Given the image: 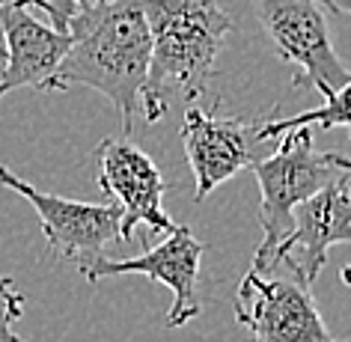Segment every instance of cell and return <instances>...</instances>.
I'll list each match as a JSON object with an SVG mask.
<instances>
[{
	"label": "cell",
	"mask_w": 351,
	"mask_h": 342,
	"mask_svg": "<svg viewBox=\"0 0 351 342\" xmlns=\"http://www.w3.org/2000/svg\"><path fill=\"white\" fill-rule=\"evenodd\" d=\"M57 30L72 36L48 93L90 86L101 93L122 119V137H131L146 84L152 36L140 0H24Z\"/></svg>",
	"instance_id": "obj_1"
},
{
	"label": "cell",
	"mask_w": 351,
	"mask_h": 342,
	"mask_svg": "<svg viewBox=\"0 0 351 342\" xmlns=\"http://www.w3.org/2000/svg\"><path fill=\"white\" fill-rule=\"evenodd\" d=\"M149 21L152 54L140 104L149 122H158L173 99L197 101L215 75L232 19L215 0H140Z\"/></svg>",
	"instance_id": "obj_2"
},
{
	"label": "cell",
	"mask_w": 351,
	"mask_h": 342,
	"mask_svg": "<svg viewBox=\"0 0 351 342\" xmlns=\"http://www.w3.org/2000/svg\"><path fill=\"white\" fill-rule=\"evenodd\" d=\"M277 140V152L259 158L250 167L262 191V244L256 247V271H274V253L292 230L295 206L315 194L322 185H328L339 170L333 161V152H315L313 149L310 128L283 131Z\"/></svg>",
	"instance_id": "obj_3"
},
{
	"label": "cell",
	"mask_w": 351,
	"mask_h": 342,
	"mask_svg": "<svg viewBox=\"0 0 351 342\" xmlns=\"http://www.w3.org/2000/svg\"><path fill=\"white\" fill-rule=\"evenodd\" d=\"M333 161L337 176L295 206L292 230L274 253V268L286 265L306 289L322 274L328 250L351 244V158L333 152Z\"/></svg>",
	"instance_id": "obj_4"
},
{
	"label": "cell",
	"mask_w": 351,
	"mask_h": 342,
	"mask_svg": "<svg viewBox=\"0 0 351 342\" xmlns=\"http://www.w3.org/2000/svg\"><path fill=\"white\" fill-rule=\"evenodd\" d=\"M319 0H253L262 30L289 66L298 69L295 90H319L330 95L348 77L346 63L337 57L328 33V21Z\"/></svg>",
	"instance_id": "obj_5"
},
{
	"label": "cell",
	"mask_w": 351,
	"mask_h": 342,
	"mask_svg": "<svg viewBox=\"0 0 351 342\" xmlns=\"http://www.w3.org/2000/svg\"><path fill=\"white\" fill-rule=\"evenodd\" d=\"M0 185L12 188L33 206L51 256L86 268L93 259L104 256V247L110 241H119L122 212L117 203H81V199L45 194L30 182L19 179L6 164H0Z\"/></svg>",
	"instance_id": "obj_6"
},
{
	"label": "cell",
	"mask_w": 351,
	"mask_h": 342,
	"mask_svg": "<svg viewBox=\"0 0 351 342\" xmlns=\"http://www.w3.org/2000/svg\"><path fill=\"white\" fill-rule=\"evenodd\" d=\"M235 319L250 330V342H333L310 289L256 268L239 283Z\"/></svg>",
	"instance_id": "obj_7"
},
{
	"label": "cell",
	"mask_w": 351,
	"mask_h": 342,
	"mask_svg": "<svg viewBox=\"0 0 351 342\" xmlns=\"http://www.w3.org/2000/svg\"><path fill=\"white\" fill-rule=\"evenodd\" d=\"M95 176L99 188L119 206V241L134 239L137 226L152 232H170L173 221L164 212V179L158 164L128 137H108L95 146Z\"/></svg>",
	"instance_id": "obj_8"
},
{
	"label": "cell",
	"mask_w": 351,
	"mask_h": 342,
	"mask_svg": "<svg viewBox=\"0 0 351 342\" xmlns=\"http://www.w3.org/2000/svg\"><path fill=\"white\" fill-rule=\"evenodd\" d=\"M206 247L197 241V235L188 226H173L161 244L146 250L134 259H93L81 274L86 283H99L108 277L122 274H143L155 283L167 286L173 292V306L167 313V328H182L199 315V262H203Z\"/></svg>",
	"instance_id": "obj_9"
},
{
	"label": "cell",
	"mask_w": 351,
	"mask_h": 342,
	"mask_svg": "<svg viewBox=\"0 0 351 342\" xmlns=\"http://www.w3.org/2000/svg\"><path fill=\"white\" fill-rule=\"evenodd\" d=\"M259 122L217 117V108L203 110L191 104L182 122V146L194 170L197 199H206L217 185L250 170L259 161Z\"/></svg>",
	"instance_id": "obj_10"
},
{
	"label": "cell",
	"mask_w": 351,
	"mask_h": 342,
	"mask_svg": "<svg viewBox=\"0 0 351 342\" xmlns=\"http://www.w3.org/2000/svg\"><path fill=\"white\" fill-rule=\"evenodd\" d=\"M0 24H3L6 39V60L0 66V95L19 86L48 93L51 77L57 75L72 45V36L66 30H57L24 0H0Z\"/></svg>",
	"instance_id": "obj_11"
},
{
	"label": "cell",
	"mask_w": 351,
	"mask_h": 342,
	"mask_svg": "<svg viewBox=\"0 0 351 342\" xmlns=\"http://www.w3.org/2000/svg\"><path fill=\"white\" fill-rule=\"evenodd\" d=\"M292 128H348V140H351V75L330 95H324L322 108L283 119H262L259 140H277L283 131Z\"/></svg>",
	"instance_id": "obj_12"
},
{
	"label": "cell",
	"mask_w": 351,
	"mask_h": 342,
	"mask_svg": "<svg viewBox=\"0 0 351 342\" xmlns=\"http://www.w3.org/2000/svg\"><path fill=\"white\" fill-rule=\"evenodd\" d=\"M24 297L15 289L12 277H0V342H24L15 333V321L24 315Z\"/></svg>",
	"instance_id": "obj_13"
},
{
	"label": "cell",
	"mask_w": 351,
	"mask_h": 342,
	"mask_svg": "<svg viewBox=\"0 0 351 342\" xmlns=\"http://www.w3.org/2000/svg\"><path fill=\"white\" fill-rule=\"evenodd\" d=\"M339 280H342V286H351V265H346L339 271ZM333 342H337V339H333ZM346 342H351V339H346Z\"/></svg>",
	"instance_id": "obj_14"
},
{
	"label": "cell",
	"mask_w": 351,
	"mask_h": 342,
	"mask_svg": "<svg viewBox=\"0 0 351 342\" xmlns=\"http://www.w3.org/2000/svg\"><path fill=\"white\" fill-rule=\"evenodd\" d=\"M6 60V39H3V24H0V66Z\"/></svg>",
	"instance_id": "obj_15"
},
{
	"label": "cell",
	"mask_w": 351,
	"mask_h": 342,
	"mask_svg": "<svg viewBox=\"0 0 351 342\" xmlns=\"http://www.w3.org/2000/svg\"><path fill=\"white\" fill-rule=\"evenodd\" d=\"M333 6H337L339 12H348L351 15V0H333Z\"/></svg>",
	"instance_id": "obj_16"
},
{
	"label": "cell",
	"mask_w": 351,
	"mask_h": 342,
	"mask_svg": "<svg viewBox=\"0 0 351 342\" xmlns=\"http://www.w3.org/2000/svg\"><path fill=\"white\" fill-rule=\"evenodd\" d=\"M319 3H322V6H324V10H328V12H339V10H337V6H333V0H319Z\"/></svg>",
	"instance_id": "obj_17"
}]
</instances>
